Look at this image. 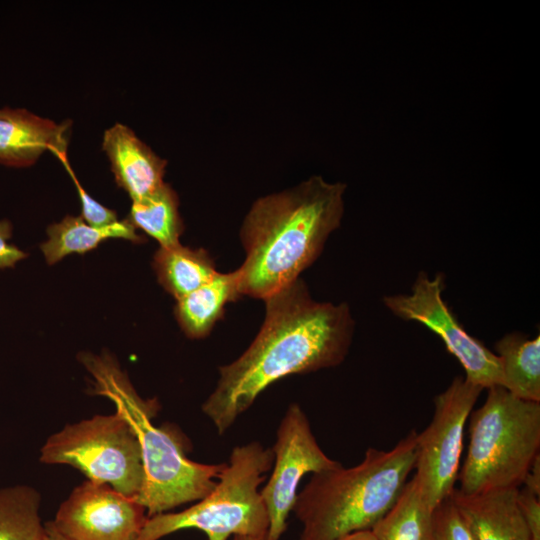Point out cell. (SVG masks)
Listing matches in <instances>:
<instances>
[{"label": "cell", "mask_w": 540, "mask_h": 540, "mask_svg": "<svg viewBox=\"0 0 540 540\" xmlns=\"http://www.w3.org/2000/svg\"><path fill=\"white\" fill-rule=\"evenodd\" d=\"M412 430L392 449L368 448L356 466L312 474L293 507L299 540H337L371 530L399 499L416 460Z\"/></svg>", "instance_id": "4"}, {"label": "cell", "mask_w": 540, "mask_h": 540, "mask_svg": "<svg viewBox=\"0 0 540 540\" xmlns=\"http://www.w3.org/2000/svg\"><path fill=\"white\" fill-rule=\"evenodd\" d=\"M233 540H265V538H254L250 536H234Z\"/></svg>", "instance_id": "29"}, {"label": "cell", "mask_w": 540, "mask_h": 540, "mask_svg": "<svg viewBox=\"0 0 540 540\" xmlns=\"http://www.w3.org/2000/svg\"><path fill=\"white\" fill-rule=\"evenodd\" d=\"M12 224L9 220H0V270L14 268L28 254L8 241L12 237Z\"/></svg>", "instance_id": "25"}, {"label": "cell", "mask_w": 540, "mask_h": 540, "mask_svg": "<svg viewBox=\"0 0 540 540\" xmlns=\"http://www.w3.org/2000/svg\"><path fill=\"white\" fill-rule=\"evenodd\" d=\"M240 297L236 271L218 272L209 282L176 300L174 315L187 337L201 339L223 317L226 305Z\"/></svg>", "instance_id": "15"}, {"label": "cell", "mask_w": 540, "mask_h": 540, "mask_svg": "<svg viewBox=\"0 0 540 540\" xmlns=\"http://www.w3.org/2000/svg\"><path fill=\"white\" fill-rule=\"evenodd\" d=\"M531 540H540V496L521 487L517 494Z\"/></svg>", "instance_id": "24"}, {"label": "cell", "mask_w": 540, "mask_h": 540, "mask_svg": "<svg viewBox=\"0 0 540 540\" xmlns=\"http://www.w3.org/2000/svg\"><path fill=\"white\" fill-rule=\"evenodd\" d=\"M71 123H56L23 108H0V164L33 165L46 151L67 162Z\"/></svg>", "instance_id": "12"}, {"label": "cell", "mask_w": 540, "mask_h": 540, "mask_svg": "<svg viewBox=\"0 0 540 540\" xmlns=\"http://www.w3.org/2000/svg\"><path fill=\"white\" fill-rule=\"evenodd\" d=\"M346 185L314 175L258 198L240 229L245 260L236 269L240 295L264 300L299 279L321 255L344 215Z\"/></svg>", "instance_id": "2"}, {"label": "cell", "mask_w": 540, "mask_h": 540, "mask_svg": "<svg viewBox=\"0 0 540 540\" xmlns=\"http://www.w3.org/2000/svg\"><path fill=\"white\" fill-rule=\"evenodd\" d=\"M127 219L136 229L155 239L160 247L180 244L184 224L179 213V198L166 182L149 197L132 202Z\"/></svg>", "instance_id": "20"}, {"label": "cell", "mask_w": 540, "mask_h": 540, "mask_svg": "<svg viewBox=\"0 0 540 540\" xmlns=\"http://www.w3.org/2000/svg\"><path fill=\"white\" fill-rule=\"evenodd\" d=\"M433 510L412 477L394 506L371 531L377 540H433Z\"/></svg>", "instance_id": "19"}, {"label": "cell", "mask_w": 540, "mask_h": 540, "mask_svg": "<svg viewBox=\"0 0 540 540\" xmlns=\"http://www.w3.org/2000/svg\"><path fill=\"white\" fill-rule=\"evenodd\" d=\"M146 520L136 498L86 480L62 502L51 522L68 540H136Z\"/></svg>", "instance_id": "11"}, {"label": "cell", "mask_w": 540, "mask_h": 540, "mask_svg": "<svg viewBox=\"0 0 540 540\" xmlns=\"http://www.w3.org/2000/svg\"><path fill=\"white\" fill-rule=\"evenodd\" d=\"M40 461L70 465L87 480L107 484L136 499L144 486L139 442L131 426L117 412L67 424L46 440Z\"/></svg>", "instance_id": "7"}, {"label": "cell", "mask_w": 540, "mask_h": 540, "mask_svg": "<svg viewBox=\"0 0 540 540\" xmlns=\"http://www.w3.org/2000/svg\"><path fill=\"white\" fill-rule=\"evenodd\" d=\"M337 540H377L371 530L357 531L348 535H345Z\"/></svg>", "instance_id": "27"}, {"label": "cell", "mask_w": 540, "mask_h": 540, "mask_svg": "<svg viewBox=\"0 0 540 540\" xmlns=\"http://www.w3.org/2000/svg\"><path fill=\"white\" fill-rule=\"evenodd\" d=\"M41 496L28 485L0 488V540H45Z\"/></svg>", "instance_id": "21"}, {"label": "cell", "mask_w": 540, "mask_h": 540, "mask_svg": "<svg viewBox=\"0 0 540 540\" xmlns=\"http://www.w3.org/2000/svg\"><path fill=\"white\" fill-rule=\"evenodd\" d=\"M105 151L115 181L132 202L155 193L164 183L167 161L157 155L128 126L115 123L103 135Z\"/></svg>", "instance_id": "13"}, {"label": "cell", "mask_w": 540, "mask_h": 540, "mask_svg": "<svg viewBox=\"0 0 540 540\" xmlns=\"http://www.w3.org/2000/svg\"><path fill=\"white\" fill-rule=\"evenodd\" d=\"M521 487L540 496V454L530 466Z\"/></svg>", "instance_id": "26"}, {"label": "cell", "mask_w": 540, "mask_h": 540, "mask_svg": "<svg viewBox=\"0 0 540 540\" xmlns=\"http://www.w3.org/2000/svg\"><path fill=\"white\" fill-rule=\"evenodd\" d=\"M469 416V445L458 492L474 495L520 488L540 449V403L519 399L502 386L488 388Z\"/></svg>", "instance_id": "5"}, {"label": "cell", "mask_w": 540, "mask_h": 540, "mask_svg": "<svg viewBox=\"0 0 540 540\" xmlns=\"http://www.w3.org/2000/svg\"><path fill=\"white\" fill-rule=\"evenodd\" d=\"M47 235L48 240L40 248L49 265L71 254L83 255L107 239H124L136 244L146 241L136 233V228L128 219L119 220L109 227L96 228L87 224L81 216L72 215L48 226Z\"/></svg>", "instance_id": "16"}, {"label": "cell", "mask_w": 540, "mask_h": 540, "mask_svg": "<svg viewBox=\"0 0 540 540\" xmlns=\"http://www.w3.org/2000/svg\"><path fill=\"white\" fill-rule=\"evenodd\" d=\"M271 449L274 455L272 473L260 489V495L269 520L265 540H280L287 529L302 478L308 473H319L342 464L321 449L305 412L297 403L286 409Z\"/></svg>", "instance_id": "10"}, {"label": "cell", "mask_w": 540, "mask_h": 540, "mask_svg": "<svg viewBox=\"0 0 540 540\" xmlns=\"http://www.w3.org/2000/svg\"><path fill=\"white\" fill-rule=\"evenodd\" d=\"M273 460L272 449L258 441L235 446L207 496L183 511L147 517L136 540H160L185 529L200 530L208 540L266 538L269 520L259 487Z\"/></svg>", "instance_id": "6"}, {"label": "cell", "mask_w": 540, "mask_h": 540, "mask_svg": "<svg viewBox=\"0 0 540 540\" xmlns=\"http://www.w3.org/2000/svg\"><path fill=\"white\" fill-rule=\"evenodd\" d=\"M263 301L260 331L237 359L219 367L216 387L202 404L220 435L267 387L340 365L352 344L355 322L348 304L314 300L300 278Z\"/></svg>", "instance_id": "1"}, {"label": "cell", "mask_w": 540, "mask_h": 540, "mask_svg": "<svg viewBox=\"0 0 540 540\" xmlns=\"http://www.w3.org/2000/svg\"><path fill=\"white\" fill-rule=\"evenodd\" d=\"M432 528L433 540H475L451 496L434 508Z\"/></svg>", "instance_id": "22"}, {"label": "cell", "mask_w": 540, "mask_h": 540, "mask_svg": "<svg viewBox=\"0 0 540 540\" xmlns=\"http://www.w3.org/2000/svg\"><path fill=\"white\" fill-rule=\"evenodd\" d=\"M519 488L451 497L475 540H531L518 504Z\"/></svg>", "instance_id": "14"}, {"label": "cell", "mask_w": 540, "mask_h": 540, "mask_svg": "<svg viewBox=\"0 0 540 540\" xmlns=\"http://www.w3.org/2000/svg\"><path fill=\"white\" fill-rule=\"evenodd\" d=\"M445 276L431 278L420 271L408 294L383 297L384 306L396 317L416 321L434 332L447 351L461 364L465 379L483 390L502 386V371L498 356L481 341L466 332L443 299Z\"/></svg>", "instance_id": "9"}, {"label": "cell", "mask_w": 540, "mask_h": 540, "mask_svg": "<svg viewBox=\"0 0 540 540\" xmlns=\"http://www.w3.org/2000/svg\"><path fill=\"white\" fill-rule=\"evenodd\" d=\"M502 371V387L515 397L540 403V336L511 332L494 345Z\"/></svg>", "instance_id": "17"}, {"label": "cell", "mask_w": 540, "mask_h": 540, "mask_svg": "<svg viewBox=\"0 0 540 540\" xmlns=\"http://www.w3.org/2000/svg\"><path fill=\"white\" fill-rule=\"evenodd\" d=\"M78 360L93 378L91 393L109 399L137 437L145 472L137 501L147 517L207 496L226 462L204 464L189 459L188 440L172 425L153 423L160 408L157 399L142 398L111 354L81 352Z\"/></svg>", "instance_id": "3"}, {"label": "cell", "mask_w": 540, "mask_h": 540, "mask_svg": "<svg viewBox=\"0 0 540 540\" xmlns=\"http://www.w3.org/2000/svg\"><path fill=\"white\" fill-rule=\"evenodd\" d=\"M152 265L159 284L176 300L206 284L218 273L206 250L192 249L181 243L159 247Z\"/></svg>", "instance_id": "18"}, {"label": "cell", "mask_w": 540, "mask_h": 540, "mask_svg": "<svg viewBox=\"0 0 540 540\" xmlns=\"http://www.w3.org/2000/svg\"><path fill=\"white\" fill-rule=\"evenodd\" d=\"M66 169L73 178L81 202V217L90 226L96 228H105L117 223L118 217L116 211L109 209L92 198L77 181L76 176L68 165L64 163Z\"/></svg>", "instance_id": "23"}, {"label": "cell", "mask_w": 540, "mask_h": 540, "mask_svg": "<svg viewBox=\"0 0 540 540\" xmlns=\"http://www.w3.org/2000/svg\"><path fill=\"white\" fill-rule=\"evenodd\" d=\"M482 391L464 377H455L434 398L430 424L417 433L413 477L433 509L456 489L465 424Z\"/></svg>", "instance_id": "8"}, {"label": "cell", "mask_w": 540, "mask_h": 540, "mask_svg": "<svg viewBox=\"0 0 540 540\" xmlns=\"http://www.w3.org/2000/svg\"><path fill=\"white\" fill-rule=\"evenodd\" d=\"M46 528V536L45 540H68L64 536H62L53 526L52 522H47L45 524Z\"/></svg>", "instance_id": "28"}]
</instances>
